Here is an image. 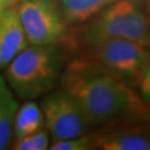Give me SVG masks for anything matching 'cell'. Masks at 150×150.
<instances>
[{
    "instance_id": "1",
    "label": "cell",
    "mask_w": 150,
    "mask_h": 150,
    "mask_svg": "<svg viewBox=\"0 0 150 150\" xmlns=\"http://www.w3.org/2000/svg\"><path fill=\"white\" fill-rule=\"evenodd\" d=\"M123 79L86 57L74 60L60 77L62 88L74 97L91 127L148 113L146 102Z\"/></svg>"
},
{
    "instance_id": "2",
    "label": "cell",
    "mask_w": 150,
    "mask_h": 150,
    "mask_svg": "<svg viewBox=\"0 0 150 150\" xmlns=\"http://www.w3.org/2000/svg\"><path fill=\"white\" fill-rule=\"evenodd\" d=\"M59 43H29L6 67V81L19 98L33 100L56 87L66 59Z\"/></svg>"
},
{
    "instance_id": "3",
    "label": "cell",
    "mask_w": 150,
    "mask_h": 150,
    "mask_svg": "<svg viewBox=\"0 0 150 150\" xmlns=\"http://www.w3.org/2000/svg\"><path fill=\"white\" fill-rule=\"evenodd\" d=\"M90 20L82 36L86 47L108 39H127L148 46L150 16L141 0H117Z\"/></svg>"
},
{
    "instance_id": "4",
    "label": "cell",
    "mask_w": 150,
    "mask_h": 150,
    "mask_svg": "<svg viewBox=\"0 0 150 150\" xmlns=\"http://www.w3.org/2000/svg\"><path fill=\"white\" fill-rule=\"evenodd\" d=\"M17 10L30 45L58 43L66 36L67 21L57 0H21Z\"/></svg>"
},
{
    "instance_id": "5",
    "label": "cell",
    "mask_w": 150,
    "mask_h": 150,
    "mask_svg": "<svg viewBox=\"0 0 150 150\" xmlns=\"http://www.w3.org/2000/svg\"><path fill=\"white\" fill-rule=\"evenodd\" d=\"M87 48V59L123 78H131L150 61L148 46L127 39L102 40Z\"/></svg>"
},
{
    "instance_id": "6",
    "label": "cell",
    "mask_w": 150,
    "mask_h": 150,
    "mask_svg": "<svg viewBox=\"0 0 150 150\" xmlns=\"http://www.w3.org/2000/svg\"><path fill=\"white\" fill-rule=\"evenodd\" d=\"M40 107L52 141L79 137L91 128L79 105L64 88L48 93Z\"/></svg>"
},
{
    "instance_id": "7",
    "label": "cell",
    "mask_w": 150,
    "mask_h": 150,
    "mask_svg": "<svg viewBox=\"0 0 150 150\" xmlns=\"http://www.w3.org/2000/svg\"><path fill=\"white\" fill-rule=\"evenodd\" d=\"M28 45L17 8H8L0 20V70L5 69Z\"/></svg>"
},
{
    "instance_id": "8",
    "label": "cell",
    "mask_w": 150,
    "mask_h": 150,
    "mask_svg": "<svg viewBox=\"0 0 150 150\" xmlns=\"http://www.w3.org/2000/svg\"><path fill=\"white\" fill-rule=\"evenodd\" d=\"M93 149L150 150V132L119 131L95 136Z\"/></svg>"
},
{
    "instance_id": "9",
    "label": "cell",
    "mask_w": 150,
    "mask_h": 150,
    "mask_svg": "<svg viewBox=\"0 0 150 150\" xmlns=\"http://www.w3.org/2000/svg\"><path fill=\"white\" fill-rule=\"evenodd\" d=\"M18 102L5 77L0 76V150L11 145Z\"/></svg>"
},
{
    "instance_id": "10",
    "label": "cell",
    "mask_w": 150,
    "mask_h": 150,
    "mask_svg": "<svg viewBox=\"0 0 150 150\" xmlns=\"http://www.w3.org/2000/svg\"><path fill=\"white\" fill-rule=\"evenodd\" d=\"M117 0H60L59 6L67 23H85Z\"/></svg>"
},
{
    "instance_id": "11",
    "label": "cell",
    "mask_w": 150,
    "mask_h": 150,
    "mask_svg": "<svg viewBox=\"0 0 150 150\" xmlns=\"http://www.w3.org/2000/svg\"><path fill=\"white\" fill-rule=\"evenodd\" d=\"M43 123L45 120L41 107L33 100H28L21 107L18 108L15 118L13 136L16 139L23 138L40 130Z\"/></svg>"
},
{
    "instance_id": "12",
    "label": "cell",
    "mask_w": 150,
    "mask_h": 150,
    "mask_svg": "<svg viewBox=\"0 0 150 150\" xmlns=\"http://www.w3.org/2000/svg\"><path fill=\"white\" fill-rule=\"evenodd\" d=\"M49 148V134L46 130H38L33 134H30L16 139L12 145V149L16 150H46Z\"/></svg>"
},
{
    "instance_id": "13",
    "label": "cell",
    "mask_w": 150,
    "mask_h": 150,
    "mask_svg": "<svg viewBox=\"0 0 150 150\" xmlns=\"http://www.w3.org/2000/svg\"><path fill=\"white\" fill-rule=\"evenodd\" d=\"M129 79L131 80L130 85L134 86V89L140 98L146 103L150 105V61Z\"/></svg>"
},
{
    "instance_id": "14",
    "label": "cell",
    "mask_w": 150,
    "mask_h": 150,
    "mask_svg": "<svg viewBox=\"0 0 150 150\" xmlns=\"http://www.w3.org/2000/svg\"><path fill=\"white\" fill-rule=\"evenodd\" d=\"M95 136L82 134L69 139L54 140L50 145L51 150H88L93 149Z\"/></svg>"
},
{
    "instance_id": "15",
    "label": "cell",
    "mask_w": 150,
    "mask_h": 150,
    "mask_svg": "<svg viewBox=\"0 0 150 150\" xmlns=\"http://www.w3.org/2000/svg\"><path fill=\"white\" fill-rule=\"evenodd\" d=\"M19 0H0V7L8 9L10 7H13L15 4H17Z\"/></svg>"
},
{
    "instance_id": "16",
    "label": "cell",
    "mask_w": 150,
    "mask_h": 150,
    "mask_svg": "<svg viewBox=\"0 0 150 150\" xmlns=\"http://www.w3.org/2000/svg\"><path fill=\"white\" fill-rule=\"evenodd\" d=\"M6 10H7V9L2 8V7H0V20H1V18H2V16H4V13H5Z\"/></svg>"
},
{
    "instance_id": "17",
    "label": "cell",
    "mask_w": 150,
    "mask_h": 150,
    "mask_svg": "<svg viewBox=\"0 0 150 150\" xmlns=\"http://www.w3.org/2000/svg\"><path fill=\"white\" fill-rule=\"evenodd\" d=\"M148 48L150 50V36H149V40H148Z\"/></svg>"
}]
</instances>
